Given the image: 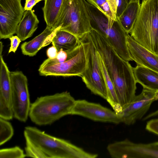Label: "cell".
<instances>
[{
  "mask_svg": "<svg viewBox=\"0 0 158 158\" xmlns=\"http://www.w3.org/2000/svg\"><path fill=\"white\" fill-rule=\"evenodd\" d=\"M90 33L114 84L123 109L130 103L136 96L137 83L133 67L129 61L122 58L98 33L92 30Z\"/></svg>",
  "mask_w": 158,
  "mask_h": 158,
  "instance_id": "cell-1",
  "label": "cell"
},
{
  "mask_svg": "<svg viewBox=\"0 0 158 158\" xmlns=\"http://www.w3.org/2000/svg\"><path fill=\"white\" fill-rule=\"evenodd\" d=\"M26 156L36 158H95L96 154L86 152L69 141L56 137L35 127L25 128Z\"/></svg>",
  "mask_w": 158,
  "mask_h": 158,
  "instance_id": "cell-2",
  "label": "cell"
},
{
  "mask_svg": "<svg viewBox=\"0 0 158 158\" xmlns=\"http://www.w3.org/2000/svg\"><path fill=\"white\" fill-rule=\"evenodd\" d=\"M92 30L102 36L123 59L132 61L128 48L129 34L118 21L110 20L103 12L86 0H81Z\"/></svg>",
  "mask_w": 158,
  "mask_h": 158,
  "instance_id": "cell-3",
  "label": "cell"
},
{
  "mask_svg": "<svg viewBox=\"0 0 158 158\" xmlns=\"http://www.w3.org/2000/svg\"><path fill=\"white\" fill-rule=\"evenodd\" d=\"M75 101L67 91L41 96L31 104L29 117L37 125H50L71 115Z\"/></svg>",
  "mask_w": 158,
  "mask_h": 158,
  "instance_id": "cell-4",
  "label": "cell"
},
{
  "mask_svg": "<svg viewBox=\"0 0 158 158\" xmlns=\"http://www.w3.org/2000/svg\"><path fill=\"white\" fill-rule=\"evenodd\" d=\"M130 33L139 44L158 54V0H148L142 3Z\"/></svg>",
  "mask_w": 158,
  "mask_h": 158,
  "instance_id": "cell-5",
  "label": "cell"
},
{
  "mask_svg": "<svg viewBox=\"0 0 158 158\" xmlns=\"http://www.w3.org/2000/svg\"><path fill=\"white\" fill-rule=\"evenodd\" d=\"M79 40L83 46L86 60L85 69L81 77L82 80L92 93L106 100V88L99 64V53L90 32Z\"/></svg>",
  "mask_w": 158,
  "mask_h": 158,
  "instance_id": "cell-6",
  "label": "cell"
},
{
  "mask_svg": "<svg viewBox=\"0 0 158 158\" xmlns=\"http://www.w3.org/2000/svg\"><path fill=\"white\" fill-rule=\"evenodd\" d=\"M78 39L92 30L81 0H64L57 27Z\"/></svg>",
  "mask_w": 158,
  "mask_h": 158,
  "instance_id": "cell-7",
  "label": "cell"
},
{
  "mask_svg": "<svg viewBox=\"0 0 158 158\" xmlns=\"http://www.w3.org/2000/svg\"><path fill=\"white\" fill-rule=\"evenodd\" d=\"M86 66V57L82 45L77 55L63 62H58L49 58L45 60L40 65L38 71L40 75L44 76L81 77Z\"/></svg>",
  "mask_w": 158,
  "mask_h": 158,
  "instance_id": "cell-8",
  "label": "cell"
},
{
  "mask_svg": "<svg viewBox=\"0 0 158 158\" xmlns=\"http://www.w3.org/2000/svg\"><path fill=\"white\" fill-rule=\"evenodd\" d=\"M10 77L14 117L25 122L29 116L31 105L27 78L19 71L10 72Z\"/></svg>",
  "mask_w": 158,
  "mask_h": 158,
  "instance_id": "cell-9",
  "label": "cell"
},
{
  "mask_svg": "<svg viewBox=\"0 0 158 158\" xmlns=\"http://www.w3.org/2000/svg\"><path fill=\"white\" fill-rule=\"evenodd\" d=\"M107 149L113 158H158V141L136 143L126 139L109 144Z\"/></svg>",
  "mask_w": 158,
  "mask_h": 158,
  "instance_id": "cell-10",
  "label": "cell"
},
{
  "mask_svg": "<svg viewBox=\"0 0 158 158\" xmlns=\"http://www.w3.org/2000/svg\"><path fill=\"white\" fill-rule=\"evenodd\" d=\"M21 0H0V39L10 38L16 33L23 18Z\"/></svg>",
  "mask_w": 158,
  "mask_h": 158,
  "instance_id": "cell-11",
  "label": "cell"
},
{
  "mask_svg": "<svg viewBox=\"0 0 158 158\" xmlns=\"http://www.w3.org/2000/svg\"><path fill=\"white\" fill-rule=\"evenodd\" d=\"M71 115L81 116L95 121L115 124L123 123L119 115L114 110L84 99L76 100Z\"/></svg>",
  "mask_w": 158,
  "mask_h": 158,
  "instance_id": "cell-12",
  "label": "cell"
},
{
  "mask_svg": "<svg viewBox=\"0 0 158 158\" xmlns=\"http://www.w3.org/2000/svg\"><path fill=\"white\" fill-rule=\"evenodd\" d=\"M158 91L143 88L141 93L136 95L132 101L123 108L119 115L123 123L127 125L134 124L141 119L156 100Z\"/></svg>",
  "mask_w": 158,
  "mask_h": 158,
  "instance_id": "cell-13",
  "label": "cell"
},
{
  "mask_svg": "<svg viewBox=\"0 0 158 158\" xmlns=\"http://www.w3.org/2000/svg\"><path fill=\"white\" fill-rule=\"evenodd\" d=\"M3 46L0 49V118L9 120L14 117L12 109L10 72L2 55Z\"/></svg>",
  "mask_w": 158,
  "mask_h": 158,
  "instance_id": "cell-14",
  "label": "cell"
},
{
  "mask_svg": "<svg viewBox=\"0 0 158 158\" xmlns=\"http://www.w3.org/2000/svg\"><path fill=\"white\" fill-rule=\"evenodd\" d=\"M127 44L131 57L137 65L158 73V54L152 52L141 45L129 34Z\"/></svg>",
  "mask_w": 158,
  "mask_h": 158,
  "instance_id": "cell-15",
  "label": "cell"
},
{
  "mask_svg": "<svg viewBox=\"0 0 158 158\" xmlns=\"http://www.w3.org/2000/svg\"><path fill=\"white\" fill-rule=\"evenodd\" d=\"M60 27L61 26H60L54 29L46 26L40 34L31 40L25 42L21 45L22 53L29 56H35L42 48L52 42L53 37Z\"/></svg>",
  "mask_w": 158,
  "mask_h": 158,
  "instance_id": "cell-16",
  "label": "cell"
},
{
  "mask_svg": "<svg viewBox=\"0 0 158 158\" xmlns=\"http://www.w3.org/2000/svg\"><path fill=\"white\" fill-rule=\"evenodd\" d=\"M39 21L32 10L25 11L16 34L21 41L31 37L38 28Z\"/></svg>",
  "mask_w": 158,
  "mask_h": 158,
  "instance_id": "cell-17",
  "label": "cell"
},
{
  "mask_svg": "<svg viewBox=\"0 0 158 158\" xmlns=\"http://www.w3.org/2000/svg\"><path fill=\"white\" fill-rule=\"evenodd\" d=\"M133 69L137 83L143 88L158 91V73L137 65Z\"/></svg>",
  "mask_w": 158,
  "mask_h": 158,
  "instance_id": "cell-18",
  "label": "cell"
},
{
  "mask_svg": "<svg viewBox=\"0 0 158 158\" xmlns=\"http://www.w3.org/2000/svg\"><path fill=\"white\" fill-rule=\"evenodd\" d=\"M64 0H44L42 8L47 26L57 28V25Z\"/></svg>",
  "mask_w": 158,
  "mask_h": 158,
  "instance_id": "cell-19",
  "label": "cell"
},
{
  "mask_svg": "<svg viewBox=\"0 0 158 158\" xmlns=\"http://www.w3.org/2000/svg\"><path fill=\"white\" fill-rule=\"evenodd\" d=\"M139 1L132 0L117 19L123 29L128 34L132 30L138 17L141 5Z\"/></svg>",
  "mask_w": 158,
  "mask_h": 158,
  "instance_id": "cell-20",
  "label": "cell"
},
{
  "mask_svg": "<svg viewBox=\"0 0 158 158\" xmlns=\"http://www.w3.org/2000/svg\"><path fill=\"white\" fill-rule=\"evenodd\" d=\"M79 42V39L74 35L59 29L53 37L51 43L58 52L60 50L68 52L76 47Z\"/></svg>",
  "mask_w": 158,
  "mask_h": 158,
  "instance_id": "cell-21",
  "label": "cell"
},
{
  "mask_svg": "<svg viewBox=\"0 0 158 158\" xmlns=\"http://www.w3.org/2000/svg\"><path fill=\"white\" fill-rule=\"evenodd\" d=\"M99 64L106 88L107 97L106 100L113 110L119 114L122 112V108L119 102L114 84L108 75L103 61L99 54Z\"/></svg>",
  "mask_w": 158,
  "mask_h": 158,
  "instance_id": "cell-22",
  "label": "cell"
},
{
  "mask_svg": "<svg viewBox=\"0 0 158 158\" xmlns=\"http://www.w3.org/2000/svg\"><path fill=\"white\" fill-rule=\"evenodd\" d=\"M14 130L8 120L0 118V145L3 144L12 137Z\"/></svg>",
  "mask_w": 158,
  "mask_h": 158,
  "instance_id": "cell-23",
  "label": "cell"
},
{
  "mask_svg": "<svg viewBox=\"0 0 158 158\" xmlns=\"http://www.w3.org/2000/svg\"><path fill=\"white\" fill-rule=\"evenodd\" d=\"M106 15L111 20H117L111 10L108 0H86Z\"/></svg>",
  "mask_w": 158,
  "mask_h": 158,
  "instance_id": "cell-24",
  "label": "cell"
},
{
  "mask_svg": "<svg viewBox=\"0 0 158 158\" xmlns=\"http://www.w3.org/2000/svg\"><path fill=\"white\" fill-rule=\"evenodd\" d=\"M26 156L23 150L18 146L0 150V158H23Z\"/></svg>",
  "mask_w": 158,
  "mask_h": 158,
  "instance_id": "cell-25",
  "label": "cell"
},
{
  "mask_svg": "<svg viewBox=\"0 0 158 158\" xmlns=\"http://www.w3.org/2000/svg\"><path fill=\"white\" fill-rule=\"evenodd\" d=\"M108 0L111 11L117 19L125 9L128 3L126 0Z\"/></svg>",
  "mask_w": 158,
  "mask_h": 158,
  "instance_id": "cell-26",
  "label": "cell"
},
{
  "mask_svg": "<svg viewBox=\"0 0 158 158\" xmlns=\"http://www.w3.org/2000/svg\"><path fill=\"white\" fill-rule=\"evenodd\" d=\"M146 129L158 135V118L152 119L148 121L146 125Z\"/></svg>",
  "mask_w": 158,
  "mask_h": 158,
  "instance_id": "cell-27",
  "label": "cell"
},
{
  "mask_svg": "<svg viewBox=\"0 0 158 158\" xmlns=\"http://www.w3.org/2000/svg\"><path fill=\"white\" fill-rule=\"evenodd\" d=\"M9 39L10 40V46L8 53L11 52L15 53L21 40L17 35L12 36Z\"/></svg>",
  "mask_w": 158,
  "mask_h": 158,
  "instance_id": "cell-28",
  "label": "cell"
},
{
  "mask_svg": "<svg viewBox=\"0 0 158 158\" xmlns=\"http://www.w3.org/2000/svg\"><path fill=\"white\" fill-rule=\"evenodd\" d=\"M58 52L56 48L52 45V46L48 49L46 53L48 58L51 59H54L56 58Z\"/></svg>",
  "mask_w": 158,
  "mask_h": 158,
  "instance_id": "cell-29",
  "label": "cell"
},
{
  "mask_svg": "<svg viewBox=\"0 0 158 158\" xmlns=\"http://www.w3.org/2000/svg\"><path fill=\"white\" fill-rule=\"evenodd\" d=\"M43 0H26L24 6V11L32 10V8L36 3Z\"/></svg>",
  "mask_w": 158,
  "mask_h": 158,
  "instance_id": "cell-30",
  "label": "cell"
},
{
  "mask_svg": "<svg viewBox=\"0 0 158 158\" xmlns=\"http://www.w3.org/2000/svg\"><path fill=\"white\" fill-rule=\"evenodd\" d=\"M156 100H158V91L157 93V94L156 96Z\"/></svg>",
  "mask_w": 158,
  "mask_h": 158,
  "instance_id": "cell-31",
  "label": "cell"
},
{
  "mask_svg": "<svg viewBox=\"0 0 158 158\" xmlns=\"http://www.w3.org/2000/svg\"><path fill=\"white\" fill-rule=\"evenodd\" d=\"M128 3H129L132 0H126Z\"/></svg>",
  "mask_w": 158,
  "mask_h": 158,
  "instance_id": "cell-32",
  "label": "cell"
},
{
  "mask_svg": "<svg viewBox=\"0 0 158 158\" xmlns=\"http://www.w3.org/2000/svg\"><path fill=\"white\" fill-rule=\"evenodd\" d=\"M148 0H143L142 3H144Z\"/></svg>",
  "mask_w": 158,
  "mask_h": 158,
  "instance_id": "cell-33",
  "label": "cell"
},
{
  "mask_svg": "<svg viewBox=\"0 0 158 158\" xmlns=\"http://www.w3.org/2000/svg\"></svg>",
  "mask_w": 158,
  "mask_h": 158,
  "instance_id": "cell-34",
  "label": "cell"
}]
</instances>
